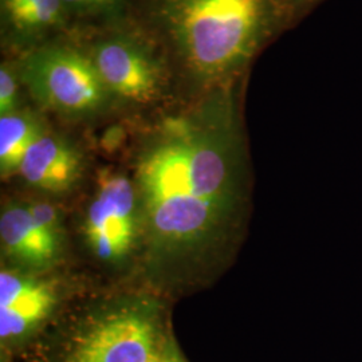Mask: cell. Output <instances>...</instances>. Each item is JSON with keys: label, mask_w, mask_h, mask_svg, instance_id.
I'll return each instance as SVG.
<instances>
[{"label": "cell", "mask_w": 362, "mask_h": 362, "mask_svg": "<svg viewBox=\"0 0 362 362\" xmlns=\"http://www.w3.org/2000/svg\"><path fill=\"white\" fill-rule=\"evenodd\" d=\"M245 85L192 98L161 117L139 145L133 181L146 259L167 281L209 266L242 228L248 194Z\"/></svg>", "instance_id": "obj_1"}, {"label": "cell", "mask_w": 362, "mask_h": 362, "mask_svg": "<svg viewBox=\"0 0 362 362\" xmlns=\"http://www.w3.org/2000/svg\"><path fill=\"white\" fill-rule=\"evenodd\" d=\"M132 22L196 98L246 82L259 54L288 30L272 0H133Z\"/></svg>", "instance_id": "obj_2"}, {"label": "cell", "mask_w": 362, "mask_h": 362, "mask_svg": "<svg viewBox=\"0 0 362 362\" xmlns=\"http://www.w3.org/2000/svg\"><path fill=\"white\" fill-rule=\"evenodd\" d=\"M15 64L31 98L58 116L89 119L116 104L81 42L52 39L23 52Z\"/></svg>", "instance_id": "obj_3"}, {"label": "cell", "mask_w": 362, "mask_h": 362, "mask_svg": "<svg viewBox=\"0 0 362 362\" xmlns=\"http://www.w3.org/2000/svg\"><path fill=\"white\" fill-rule=\"evenodd\" d=\"M173 342L155 306L125 303L67 330L43 362H151Z\"/></svg>", "instance_id": "obj_4"}, {"label": "cell", "mask_w": 362, "mask_h": 362, "mask_svg": "<svg viewBox=\"0 0 362 362\" xmlns=\"http://www.w3.org/2000/svg\"><path fill=\"white\" fill-rule=\"evenodd\" d=\"M81 45L90 55L115 103L146 106L176 88L163 54L132 22L104 28Z\"/></svg>", "instance_id": "obj_5"}, {"label": "cell", "mask_w": 362, "mask_h": 362, "mask_svg": "<svg viewBox=\"0 0 362 362\" xmlns=\"http://www.w3.org/2000/svg\"><path fill=\"white\" fill-rule=\"evenodd\" d=\"M83 236L91 252L105 263L128 258L143 238V214L134 181L104 169L83 220Z\"/></svg>", "instance_id": "obj_6"}, {"label": "cell", "mask_w": 362, "mask_h": 362, "mask_svg": "<svg viewBox=\"0 0 362 362\" xmlns=\"http://www.w3.org/2000/svg\"><path fill=\"white\" fill-rule=\"evenodd\" d=\"M58 302L54 284L23 272H0V344L3 358L22 349L49 320Z\"/></svg>", "instance_id": "obj_7"}, {"label": "cell", "mask_w": 362, "mask_h": 362, "mask_svg": "<svg viewBox=\"0 0 362 362\" xmlns=\"http://www.w3.org/2000/svg\"><path fill=\"white\" fill-rule=\"evenodd\" d=\"M70 18L61 0H0L3 46L22 55L59 38Z\"/></svg>", "instance_id": "obj_8"}, {"label": "cell", "mask_w": 362, "mask_h": 362, "mask_svg": "<svg viewBox=\"0 0 362 362\" xmlns=\"http://www.w3.org/2000/svg\"><path fill=\"white\" fill-rule=\"evenodd\" d=\"M82 172V152L69 140L46 130L27 151L18 173L37 189L62 194L77 184Z\"/></svg>", "instance_id": "obj_9"}, {"label": "cell", "mask_w": 362, "mask_h": 362, "mask_svg": "<svg viewBox=\"0 0 362 362\" xmlns=\"http://www.w3.org/2000/svg\"><path fill=\"white\" fill-rule=\"evenodd\" d=\"M0 238L7 257L31 270L49 269L61 250V242L39 227L27 207L18 204L3 209Z\"/></svg>", "instance_id": "obj_10"}, {"label": "cell", "mask_w": 362, "mask_h": 362, "mask_svg": "<svg viewBox=\"0 0 362 362\" xmlns=\"http://www.w3.org/2000/svg\"><path fill=\"white\" fill-rule=\"evenodd\" d=\"M46 132L35 113L21 110L0 116V173L8 177L18 173L30 146Z\"/></svg>", "instance_id": "obj_11"}, {"label": "cell", "mask_w": 362, "mask_h": 362, "mask_svg": "<svg viewBox=\"0 0 362 362\" xmlns=\"http://www.w3.org/2000/svg\"><path fill=\"white\" fill-rule=\"evenodd\" d=\"M23 88L16 64L3 61L0 65V116L13 113L19 109V94Z\"/></svg>", "instance_id": "obj_12"}, {"label": "cell", "mask_w": 362, "mask_h": 362, "mask_svg": "<svg viewBox=\"0 0 362 362\" xmlns=\"http://www.w3.org/2000/svg\"><path fill=\"white\" fill-rule=\"evenodd\" d=\"M33 219L46 233L58 242H62V226L59 214L50 203L46 202H33L26 206Z\"/></svg>", "instance_id": "obj_13"}, {"label": "cell", "mask_w": 362, "mask_h": 362, "mask_svg": "<svg viewBox=\"0 0 362 362\" xmlns=\"http://www.w3.org/2000/svg\"><path fill=\"white\" fill-rule=\"evenodd\" d=\"M281 15L285 19L286 25L290 28L297 26L300 21L309 16L326 0H272Z\"/></svg>", "instance_id": "obj_14"}, {"label": "cell", "mask_w": 362, "mask_h": 362, "mask_svg": "<svg viewBox=\"0 0 362 362\" xmlns=\"http://www.w3.org/2000/svg\"><path fill=\"white\" fill-rule=\"evenodd\" d=\"M70 16L90 18L112 13L127 0H61Z\"/></svg>", "instance_id": "obj_15"}, {"label": "cell", "mask_w": 362, "mask_h": 362, "mask_svg": "<svg viewBox=\"0 0 362 362\" xmlns=\"http://www.w3.org/2000/svg\"><path fill=\"white\" fill-rule=\"evenodd\" d=\"M151 362H188L180 353V350L177 348V345L173 342H170L168 346H165L161 350L157 356L153 357V360Z\"/></svg>", "instance_id": "obj_16"}]
</instances>
